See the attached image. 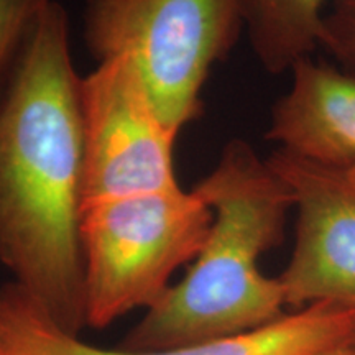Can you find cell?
Returning <instances> with one entry per match:
<instances>
[{
  "label": "cell",
  "mask_w": 355,
  "mask_h": 355,
  "mask_svg": "<svg viewBox=\"0 0 355 355\" xmlns=\"http://www.w3.org/2000/svg\"><path fill=\"white\" fill-rule=\"evenodd\" d=\"M79 87L68 13L51 0L0 104V263L76 336L86 324Z\"/></svg>",
  "instance_id": "obj_1"
},
{
  "label": "cell",
  "mask_w": 355,
  "mask_h": 355,
  "mask_svg": "<svg viewBox=\"0 0 355 355\" xmlns=\"http://www.w3.org/2000/svg\"><path fill=\"white\" fill-rule=\"evenodd\" d=\"M194 189L212 209L206 242L186 277L125 339L123 350H163L247 332L283 316L285 291L259 260L282 239L293 194L252 145L232 139Z\"/></svg>",
  "instance_id": "obj_2"
},
{
  "label": "cell",
  "mask_w": 355,
  "mask_h": 355,
  "mask_svg": "<svg viewBox=\"0 0 355 355\" xmlns=\"http://www.w3.org/2000/svg\"><path fill=\"white\" fill-rule=\"evenodd\" d=\"M212 219V209L196 189L84 204L86 324L104 329L133 309L157 304L171 288L173 273L196 259Z\"/></svg>",
  "instance_id": "obj_3"
},
{
  "label": "cell",
  "mask_w": 355,
  "mask_h": 355,
  "mask_svg": "<svg viewBox=\"0 0 355 355\" xmlns=\"http://www.w3.org/2000/svg\"><path fill=\"white\" fill-rule=\"evenodd\" d=\"M243 28L239 0H86L84 43L97 63L128 55L159 115L180 133L202 114L212 66Z\"/></svg>",
  "instance_id": "obj_4"
},
{
  "label": "cell",
  "mask_w": 355,
  "mask_h": 355,
  "mask_svg": "<svg viewBox=\"0 0 355 355\" xmlns=\"http://www.w3.org/2000/svg\"><path fill=\"white\" fill-rule=\"evenodd\" d=\"M79 105L83 206L181 188L173 159L180 133L162 119L130 56L109 58L81 76Z\"/></svg>",
  "instance_id": "obj_5"
},
{
  "label": "cell",
  "mask_w": 355,
  "mask_h": 355,
  "mask_svg": "<svg viewBox=\"0 0 355 355\" xmlns=\"http://www.w3.org/2000/svg\"><path fill=\"white\" fill-rule=\"evenodd\" d=\"M355 339V308L314 303L207 343L163 350H107L58 326L17 283L0 288V355H319Z\"/></svg>",
  "instance_id": "obj_6"
},
{
  "label": "cell",
  "mask_w": 355,
  "mask_h": 355,
  "mask_svg": "<svg viewBox=\"0 0 355 355\" xmlns=\"http://www.w3.org/2000/svg\"><path fill=\"white\" fill-rule=\"evenodd\" d=\"M266 162L298 211L291 260L278 278L286 304L355 308V166H324L279 148Z\"/></svg>",
  "instance_id": "obj_7"
},
{
  "label": "cell",
  "mask_w": 355,
  "mask_h": 355,
  "mask_svg": "<svg viewBox=\"0 0 355 355\" xmlns=\"http://www.w3.org/2000/svg\"><path fill=\"white\" fill-rule=\"evenodd\" d=\"M273 105L266 139L324 166H355V76L303 58Z\"/></svg>",
  "instance_id": "obj_8"
},
{
  "label": "cell",
  "mask_w": 355,
  "mask_h": 355,
  "mask_svg": "<svg viewBox=\"0 0 355 355\" xmlns=\"http://www.w3.org/2000/svg\"><path fill=\"white\" fill-rule=\"evenodd\" d=\"M257 60L282 74L321 46L324 0H239Z\"/></svg>",
  "instance_id": "obj_9"
},
{
  "label": "cell",
  "mask_w": 355,
  "mask_h": 355,
  "mask_svg": "<svg viewBox=\"0 0 355 355\" xmlns=\"http://www.w3.org/2000/svg\"><path fill=\"white\" fill-rule=\"evenodd\" d=\"M51 0H0V104L35 25Z\"/></svg>",
  "instance_id": "obj_10"
},
{
  "label": "cell",
  "mask_w": 355,
  "mask_h": 355,
  "mask_svg": "<svg viewBox=\"0 0 355 355\" xmlns=\"http://www.w3.org/2000/svg\"><path fill=\"white\" fill-rule=\"evenodd\" d=\"M321 46H326L355 76V0H336L324 15Z\"/></svg>",
  "instance_id": "obj_11"
},
{
  "label": "cell",
  "mask_w": 355,
  "mask_h": 355,
  "mask_svg": "<svg viewBox=\"0 0 355 355\" xmlns=\"http://www.w3.org/2000/svg\"><path fill=\"white\" fill-rule=\"evenodd\" d=\"M319 355H355V344L354 343L343 344V345H339V347L326 350V352H322Z\"/></svg>",
  "instance_id": "obj_12"
}]
</instances>
